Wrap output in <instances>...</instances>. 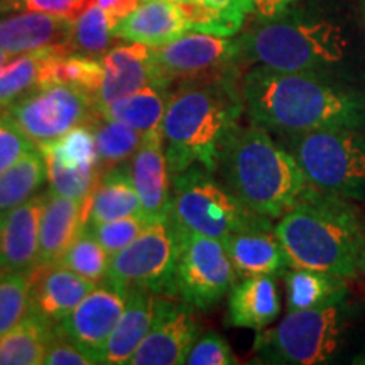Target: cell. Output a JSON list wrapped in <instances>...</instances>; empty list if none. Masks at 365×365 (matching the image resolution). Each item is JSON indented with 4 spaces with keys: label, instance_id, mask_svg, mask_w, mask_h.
Segmentation results:
<instances>
[{
    "label": "cell",
    "instance_id": "obj_47",
    "mask_svg": "<svg viewBox=\"0 0 365 365\" xmlns=\"http://www.w3.org/2000/svg\"><path fill=\"white\" fill-rule=\"evenodd\" d=\"M11 58H14V56H11V54L4 51V49H0V66L6 65V63H7Z\"/></svg>",
    "mask_w": 365,
    "mask_h": 365
},
{
    "label": "cell",
    "instance_id": "obj_28",
    "mask_svg": "<svg viewBox=\"0 0 365 365\" xmlns=\"http://www.w3.org/2000/svg\"><path fill=\"white\" fill-rule=\"evenodd\" d=\"M53 328L36 314L27 313L11 331L0 336V365L44 364Z\"/></svg>",
    "mask_w": 365,
    "mask_h": 365
},
{
    "label": "cell",
    "instance_id": "obj_26",
    "mask_svg": "<svg viewBox=\"0 0 365 365\" xmlns=\"http://www.w3.org/2000/svg\"><path fill=\"white\" fill-rule=\"evenodd\" d=\"M282 276L286 282L287 312L330 307L349 298V279L336 274L287 267Z\"/></svg>",
    "mask_w": 365,
    "mask_h": 365
},
{
    "label": "cell",
    "instance_id": "obj_31",
    "mask_svg": "<svg viewBox=\"0 0 365 365\" xmlns=\"http://www.w3.org/2000/svg\"><path fill=\"white\" fill-rule=\"evenodd\" d=\"M56 49L68 48H44L17 54L0 66V107H9L24 95L39 88L46 58Z\"/></svg>",
    "mask_w": 365,
    "mask_h": 365
},
{
    "label": "cell",
    "instance_id": "obj_21",
    "mask_svg": "<svg viewBox=\"0 0 365 365\" xmlns=\"http://www.w3.org/2000/svg\"><path fill=\"white\" fill-rule=\"evenodd\" d=\"M86 227L83 200H73L46 191V205L41 218L38 266L61 262L63 255Z\"/></svg>",
    "mask_w": 365,
    "mask_h": 365
},
{
    "label": "cell",
    "instance_id": "obj_39",
    "mask_svg": "<svg viewBox=\"0 0 365 365\" xmlns=\"http://www.w3.org/2000/svg\"><path fill=\"white\" fill-rule=\"evenodd\" d=\"M33 149H36L34 144L0 113V173L9 170Z\"/></svg>",
    "mask_w": 365,
    "mask_h": 365
},
{
    "label": "cell",
    "instance_id": "obj_22",
    "mask_svg": "<svg viewBox=\"0 0 365 365\" xmlns=\"http://www.w3.org/2000/svg\"><path fill=\"white\" fill-rule=\"evenodd\" d=\"M113 33L118 39L159 48L188 33V26L176 2L149 0L118 21Z\"/></svg>",
    "mask_w": 365,
    "mask_h": 365
},
{
    "label": "cell",
    "instance_id": "obj_29",
    "mask_svg": "<svg viewBox=\"0 0 365 365\" xmlns=\"http://www.w3.org/2000/svg\"><path fill=\"white\" fill-rule=\"evenodd\" d=\"M88 122L93 127L97 139L98 171L102 176L113 168L127 164L144 143V135L139 130L107 118L98 110H95Z\"/></svg>",
    "mask_w": 365,
    "mask_h": 365
},
{
    "label": "cell",
    "instance_id": "obj_10",
    "mask_svg": "<svg viewBox=\"0 0 365 365\" xmlns=\"http://www.w3.org/2000/svg\"><path fill=\"white\" fill-rule=\"evenodd\" d=\"M176 237L168 218L149 222L134 242L110 255L105 282L117 289H143L176 298Z\"/></svg>",
    "mask_w": 365,
    "mask_h": 365
},
{
    "label": "cell",
    "instance_id": "obj_6",
    "mask_svg": "<svg viewBox=\"0 0 365 365\" xmlns=\"http://www.w3.org/2000/svg\"><path fill=\"white\" fill-rule=\"evenodd\" d=\"M168 222L175 234L225 240L240 230L272 223L245 207L212 171L200 164L173 176Z\"/></svg>",
    "mask_w": 365,
    "mask_h": 365
},
{
    "label": "cell",
    "instance_id": "obj_43",
    "mask_svg": "<svg viewBox=\"0 0 365 365\" xmlns=\"http://www.w3.org/2000/svg\"><path fill=\"white\" fill-rule=\"evenodd\" d=\"M98 7L110 16L112 21H122L139 7V0H95Z\"/></svg>",
    "mask_w": 365,
    "mask_h": 365
},
{
    "label": "cell",
    "instance_id": "obj_42",
    "mask_svg": "<svg viewBox=\"0 0 365 365\" xmlns=\"http://www.w3.org/2000/svg\"><path fill=\"white\" fill-rule=\"evenodd\" d=\"M210 11L222 17L235 33L244 27L249 14H254V0H202Z\"/></svg>",
    "mask_w": 365,
    "mask_h": 365
},
{
    "label": "cell",
    "instance_id": "obj_2",
    "mask_svg": "<svg viewBox=\"0 0 365 365\" xmlns=\"http://www.w3.org/2000/svg\"><path fill=\"white\" fill-rule=\"evenodd\" d=\"M244 113L239 81L186 83L171 90L163 139L171 178L200 164L215 175Z\"/></svg>",
    "mask_w": 365,
    "mask_h": 365
},
{
    "label": "cell",
    "instance_id": "obj_8",
    "mask_svg": "<svg viewBox=\"0 0 365 365\" xmlns=\"http://www.w3.org/2000/svg\"><path fill=\"white\" fill-rule=\"evenodd\" d=\"M349 319V301L330 307L287 312L271 330H259L254 352L264 364H327L341 349Z\"/></svg>",
    "mask_w": 365,
    "mask_h": 365
},
{
    "label": "cell",
    "instance_id": "obj_32",
    "mask_svg": "<svg viewBox=\"0 0 365 365\" xmlns=\"http://www.w3.org/2000/svg\"><path fill=\"white\" fill-rule=\"evenodd\" d=\"M38 149L41 154H48L70 170L98 168L97 139L90 122L73 127L65 135L49 144L38 145Z\"/></svg>",
    "mask_w": 365,
    "mask_h": 365
},
{
    "label": "cell",
    "instance_id": "obj_23",
    "mask_svg": "<svg viewBox=\"0 0 365 365\" xmlns=\"http://www.w3.org/2000/svg\"><path fill=\"white\" fill-rule=\"evenodd\" d=\"M281 313V296L274 276L245 277L228 291V325L264 330Z\"/></svg>",
    "mask_w": 365,
    "mask_h": 365
},
{
    "label": "cell",
    "instance_id": "obj_34",
    "mask_svg": "<svg viewBox=\"0 0 365 365\" xmlns=\"http://www.w3.org/2000/svg\"><path fill=\"white\" fill-rule=\"evenodd\" d=\"M108 262H110V255L102 247L91 228L85 227L59 264L98 284L107 279Z\"/></svg>",
    "mask_w": 365,
    "mask_h": 365
},
{
    "label": "cell",
    "instance_id": "obj_45",
    "mask_svg": "<svg viewBox=\"0 0 365 365\" xmlns=\"http://www.w3.org/2000/svg\"><path fill=\"white\" fill-rule=\"evenodd\" d=\"M12 11H17V0H0V19Z\"/></svg>",
    "mask_w": 365,
    "mask_h": 365
},
{
    "label": "cell",
    "instance_id": "obj_7",
    "mask_svg": "<svg viewBox=\"0 0 365 365\" xmlns=\"http://www.w3.org/2000/svg\"><path fill=\"white\" fill-rule=\"evenodd\" d=\"M312 188L365 202V130L323 129L279 135Z\"/></svg>",
    "mask_w": 365,
    "mask_h": 365
},
{
    "label": "cell",
    "instance_id": "obj_1",
    "mask_svg": "<svg viewBox=\"0 0 365 365\" xmlns=\"http://www.w3.org/2000/svg\"><path fill=\"white\" fill-rule=\"evenodd\" d=\"M244 113L269 134L365 129V91L331 73L252 66L242 76Z\"/></svg>",
    "mask_w": 365,
    "mask_h": 365
},
{
    "label": "cell",
    "instance_id": "obj_48",
    "mask_svg": "<svg viewBox=\"0 0 365 365\" xmlns=\"http://www.w3.org/2000/svg\"><path fill=\"white\" fill-rule=\"evenodd\" d=\"M4 218H6V213H0V255H2V232H4Z\"/></svg>",
    "mask_w": 365,
    "mask_h": 365
},
{
    "label": "cell",
    "instance_id": "obj_13",
    "mask_svg": "<svg viewBox=\"0 0 365 365\" xmlns=\"http://www.w3.org/2000/svg\"><path fill=\"white\" fill-rule=\"evenodd\" d=\"M195 309L182 299L158 296L153 327L129 364L180 365L186 362L191 346L200 336Z\"/></svg>",
    "mask_w": 365,
    "mask_h": 365
},
{
    "label": "cell",
    "instance_id": "obj_20",
    "mask_svg": "<svg viewBox=\"0 0 365 365\" xmlns=\"http://www.w3.org/2000/svg\"><path fill=\"white\" fill-rule=\"evenodd\" d=\"M100 61L103 65V81L95 97L97 107L118 102L153 85L149 46L139 43L117 46L105 53Z\"/></svg>",
    "mask_w": 365,
    "mask_h": 365
},
{
    "label": "cell",
    "instance_id": "obj_38",
    "mask_svg": "<svg viewBox=\"0 0 365 365\" xmlns=\"http://www.w3.org/2000/svg\"><path fill=\"white\" fill-rule=\"evenodd\" d=\"M188 365H234L237 359L220 333L208 331L198 336L186 357Z\"/></svg>",
    "mask_w": 365,
    "mask_h": 365
},
{
    "label": "cell",
    "instance_id": "obj_25",
    "mask_svg": "<svg viewBox=\"0 0 365 365\" xmlns=\"http://www.w3.org/2000/svg\"><path fill=\"white\" fill-rule=\"evenodd\" d=\"M85 200L88 207V225L86 227L90 228L115 220V218L143 215L129 164H122L105 173L93 193Z\"/></svg>",
    "mask_w": 365,
    "mask_h": 365
},
{
    "label": "cell",
    "instance_id": "obj_51",
    "mask_svg": "<svg viewBox=\"0 0 365 365\" xmlns=\"http://www.w3.org/2000/svg\"><path fill=\"white\" fill-rule=\"evenodd\" d=\"M17 9H19V0H17Z\"/></svg>",
    "mask_w": 365,
    "mask_h": 365
},
{
    "label": "cell",
    "instance_id": "obj_33",
    "mask_svg": "<svg viewBox=\"0 0 365 365\" xmlns=\"http://www.w3.org/2000/svg\"><path fill=\"white\" fill-rule=\"evenodd\" d=\"M115 26L117 22L112 21L102 7L93 4L73 22L70 51L90 58L103 56L108 53L112 39L117 38L113 33Z\"/></svg>",
    "mask_w": 365,
    "mask_h": 365
},
{
    "label": "cell",
    "instance_id": "obj_4",
    "mask_svg": "<svg viewBox=\"0 0 365 365\" xmlns=\"http://www.w3.org/2000/svg\"><path fill=\"white\" fill-rule=\"evenodd\" d=\"M237 46L242 68L331 73L349 56L350 38L335 19L291 6L276 16H257Z\"/></svg>",
    "mask_w": 365,
    "mask_h": 365
},
{
    "label": "cell",
    "instance_id": "obj_11",
    "mask_svg": "<svg viewBox=\"0 0 365 365\" xmlns=\"http://www.w3.org/2000/svg\"><path fill=\"white\" fill-rule=\"evenodd\" d=\"M95 100L75 86L36 88L6 107L4 117L34 145L49 144L93 117Z\"/></svg>",
    "mask_w": 365,
    "mask_h": 365
},
{
    "label": "cell",
    "instance_id": "obj_3",
    "mask_svg": "<svg viewBox=\"0 0 365 365\" xmlns=\"http://www.w3.org/2000/svg\"><path fill=\"white\" fill-rule=\"evenodd\" d=\"M274 230L289 267L357 277L365 222L350 200L309 186Z\"/></svg>",
    "mask_w": 365,
    "mask_h": 365
},
{
    "label": "cell",
    "instance_id": "obj_16",
    "mask_svg": "<svg viewBox=\"0 0 365 365\" xmlns=\"http://www.w3.org/2000/svg\"><path fill=\"white\" fill-rule=\"evenodd\" d=\"M132 181L140 200L143 215L149 222L168 218L171 200V175L166 161L163 134L145 135L129 164Z\"/></svg>",
    "mask_w": 365,
    "mask_h": 365
},
{
    "label": "cell",
    "instance_id": "obj_17",
    "mask_svg": "<svg viewBox=\"0 0 365 365\" xmlns=\"http://www.w3.org/2000/svg\"><path fill=\"white\" fill-rule=\"evenodd\" d=\"M46 193L9 210L4 218L0 271L31 272L38 266L39 232Z\"/></svg>",
    "mask_w": 365,
    "mask_h": 365
},
{
    "label": "cell",
    "instance_id": "obj_27",
    "mask_svg": "<svg viewBox=\"0 0 365 365\" xmlns=\"http://www.w3.org/2000/svg\"><path fill=\"white\" fill-rule=\"evenodd\" d=\"M168 98H170V91L159 88L156 85H148L118 102L97 107V110L107 118L139 130L144 137L163 134Z\"/></svg>",
    "mask_w": 365,
    "mask_h": 365
},
{
    "label": "cell",
    "instance_id": "obj_44",
    "mask_svg": "<svg viewBox=\"0 0 365 365\" xmlns=\"http://www.w3.org/2000/svg\"><path fill=\"white\" fill-rule=\"evenodd\" d=\"M299 0H254V14L259 17H271L294 6Z\"/></svg>",
    "mask_w": 365,
    "mask_h": 365
},
{
    "label": "cell",
    "instance_id": "obj_15",
    "mask_svg": "<svg viewBox=\"0 0 365 365\" xmlns=\"http://www.w3.org/2000/svg\"><path fill=\"white\" fill-rule=\"evenodd\" d=\"M31 304L29 313L43 319L48 325L56 327L73 309L97 287L80 274L63 264L36 266L29 272Z\"/></svg>",
    "mask_w": 365,
    "mask_h": 365
},
{
    "label": "cell",
    "instance_id": "obj_36",
    "mask_svg": "<svg viewBox=\"0 0 365 365\" xmlns=\"http://www.w3.org/2000/svg\"><path fill=\"white\" fill-rule=\"evenodd\" d=\"M46 163V176H48L49 188L54 193L68 196L73 200H85L93 193L102 180V173L98 168H86V170H70L61 166L56 159L48 154H43Z\"/></svg>",
    "mask_w": 365,
    "mask_h": 365
},
{
    "label": "cell",
    "instance_id": "obj_18",
    "mask_svg": "<svg viewBox=\"0 0 365 365\" xmlns=\"http://www.w3.org/2000/svg\"><path fill=\"white\" fill-rule=\"evenodd\" d=\"M73 22L46 12L24 11L0 19V49L17 56L44 48H68Z\"/></svg>",
    "mask_w": 365,
    "mask_h": 365
},
{
    "label": "cell",
    "instance_id": "obj_50",
    "mask_svg": "<svg viewBox=\"0 0 365 365\" xmlns=\"http://www.w3.org/2000/svg\"><path fill=\"white\" fill-rule=\"evenodd\" d=\"M362 9H364V14H365V0H362Z\"/></svg>",
    "mask_w": 365,
    "mask_h": 365
},
{
    "label": "cell",
    "instance_id": "obj_12",
    "mask_svg": "<svg viewBox=\"0 0 365 365\" xmlns=\"http://www.w3.org/2000/svg\"><path fill=\"white\" fill-rule=\"evenodd\" d=\"M178 298L196 309H210L235 284L237 272L225 244L200 234H175Z\"/></svg>",
    "mask_w": 365,
    "mask_h": 365
},
{
    "label": "cell",
    "instance_id": "obj_41",
    "mask_svg": "<svg viewBox=\"0 0 365 365\" xmlns=\"http://www.w3.org/2000/svg\"><path fill=\"white\" fill-rule=\"evenodd\" d=\"M93 4L95 0H19V9L46 12L75 22Z\"/></svg>",
    "mask_w": 365,
    "mask_h": 365
},
{
    "label": "cell",
    "instance_id": "obj_9",
    "mask_svg": "<svg viewBox=\"0 0 365 365\" xmlns=\"http://www.w3.org/2000/svg\"><path fill=\"white\" fill-rule=\"evenodd\" d=\"M153 85L170 91L186 83L239 81L237 39L188 31L171 43L150 48Z\"/></svg>",
    "mask_w": 365,
    "mask_h": 365
},
{
    "label": "cell",
    "instance_id": "obj_40",
    "mask_svg": "<svg viewBox=\"0 0 365 365\" xmlns=\"http://www.w3.org/2000/svg\"><path fill=\"white\" fill-rule=\"evenodd\" d=\"M46 365H91L95 364L90 355H86L75 341L53 328L49 339L48 352L44 357Z\"/></svg>",
    "mask_w": 365,
    "mask_h": 365
},
{
    "label": "cell",
    "instance_id": "obj_37",
    "mask_svg": "<svg viewBox=\"0 0 365 365\" xmlns=\"http://www.w3.org/2000/svg\"><path fill=\"white\" fill-rule=\"evenodd\" d=\"M149 220L144 215H130L115 218V220L100 223L91 228L102 247L108 255H113L125 249L130 242L139 237L140 232L148 227Z\"/></svg>",
    "mask_w": 365,
    "mask_h": 365
},
{
    "label": "cell",
    "instance_id": "obj_5",
    "mask_svg": "<svg viewBox=\"0 0 365 365\" xmlns=\"http://www.w3.org/2000/svg\"><path fill=\"white\" fill-rule=\"evenodd\" d=\"M215 175L245 207L271 220H279L309 188L289 150L252 124L237 127Z\"/></svg>",
    "mask_w": 365,
    "mask_h": 365
},
{
    "label": "cell",
    "instance_id": "obj_14",
    "mask_svg": "<svg viewBox=\"0 0 365 365\" xmlns=\"http://www.w3.org/2000/svg\"><path fill=\"white\" fill-rule=\"evenodd\" d=\"M127 294L105 282L95 287L54 330L75 341L86 355L100 364L113 328L125 308Z\"/></svg>",
    "mask_w": 365,
    "mask_h": 365
},
{
    "label": "cell",
    "instance_id": "obj_46",
    "mask_svg": "<svg viewBox=\"0 0 365 365\" xmlns=\"http://www.w3.org/2000/svg\"><path fill=\"white\" fill-rule=\"evenodd\" d=\"M359 272L365 276V230H364V240L362 247H360V257H359Z\"/></svg>",
    "mask_w": 365,
    "mask_h": 365
},
{
    "label": "cell",
    "instance_id": "obj_24",
    "mask_svg": "<svg viewBox=\"0 0 365 365\" xmlns=\"http://www.w3.org/2000/svg\"><path fill=\"white\" fill-rule=\"evenodd\" d=\"M156 294L143 289L127 293L125 308L105 345L100 364H129L132 355L135 354L153 327L154 317H156Z\"/></svg>",
    "mask_w": 365,
    "mask_h": 365
},
{
    "label": "cell",
    "instance_id": "obj_30",
    "mask_svg": "<svg viewBox=\"0 0 365 365\" xmlns=\"http://www.w3.org/2000/svg\"><path fill=\"white\" fill-rule=\"evenodd\" d=\"M46 178V163L39 149H33L0 173V213H7L36 196Z\"/></svg>",
    "mask_w": 365,
    "mask_h": 365
},
{
    "label": "cell",
    "instance_id": "obj_35",
    "mask_svg": "<svg viewBox=\"0 0 365 365\" xmlns=\"http://www.w3.org/2000/svg\"><path fill=\"white\" fill-rule=\"evenodd\" d=\"M29 272L0 271V336L11 331L29 313Z\"/></svg>",
    "mask_w": 365,
    "mask_h": 365
},
{
    "label": "cell",
    "instance_id": "obj_49",
    "mask_svg": "<svg viewBox=\"0 0 365 365\" xmlns=\"http://www.w3.org/2000/svg\"><path fill=\"white\" fill-rule=\"evenodd\" d=\"M143 2H149V0H143ZM166 2H180V0H166Z\"/></svg>",
    "mask_w": 365,
    "mask_h": 365
},
{
    "label": "cell",
    "instance_id": "obj_19",
    "mask_svg": "<svg viewBox=\"0 0 365 365\" xmlns=\"http://www.w3.org/2000/svg\"><path fill=\"white\" fill-rule=\"evenodd\" d=\"M223 244L239 279L279 276L289 267L272 223L237 232L223 240Z\"/></svg>",
    "mask_w": 365,
    "mask_h": 365
}]
</instances>
